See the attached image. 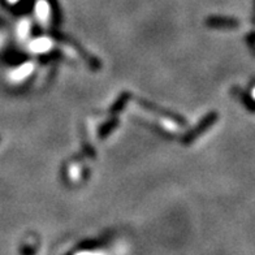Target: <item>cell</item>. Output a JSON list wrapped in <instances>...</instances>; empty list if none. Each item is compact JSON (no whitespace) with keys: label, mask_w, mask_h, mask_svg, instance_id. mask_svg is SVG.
<instances>
[{"label":"cell","mask_w":255,"mask_h":255,"mask_svg":"<svg viewBox=\"0 0 255 255\" xmlns=\"http://www.w3.org/2000/svg\"><path fill=\"white\" fill-rule=\"evenodd\" d=\"M35 14L42 25H47L50 21V4L47 0H38L35 4Z\"/></svg>","instance_id":"obj_1"},{"label":"cell","mask_w":255,"mask_h":255,"mask_svg":"<svg viewBox=\"0 0 255 255\" xmlns=\"http://www.w3.org/2000/svg\"><path fill=\"white\" fill-rule=\"evenodd\" d=\"M51 47H52V42L46 37L34 39L30 43V50L35 52V54H43V52L50 50Z\"/></svg>","instance_id":"obj_2"},{"label":"cell","mask_w":255,"mask_h":255,"mask_svg":"<svg viewBox=\"0 0 255 255\" xmlns=\"http://www.w3.org/2000/svg\"><path fill=\"white\" fill-rule=\"evenodd\" d=\"M33 69H34V65L31 63L24 64L22 67H20L18 69H16V71L10 73V78H12L13 81H22L24 78H26L31 72H33Z\"/></svg>","instance_id":"obj_3"},{"label":"cell","mask_w":255,"mask_h":255,"mask_svg":"<svg viewBox=\"0 0 255 255\" xmlns=\"http://www.w3.org/2000/svg\"><path fill=\"white\" fill-rule=\"evenodd\" d=\"M29 30H30V22L29 21H22L20 24L18 34H20L21 37H25L26 34H29Z\"/></svg>","instance_id":"obj_4"},{"label":"cell","mask_w":255,"mask_h":255,"mask_svg":"<svg viewBox=\"0 0 255 255\" xmlns=\"http://www.w3.org/2000/svg\"><path fill=\"white\" fill-rule=\"evenodd\" d=\"M17 1H20V0H8V3H10V4H14V3H17Z\"/></svg>","instance_id":"obj_5"}]
</instances>
